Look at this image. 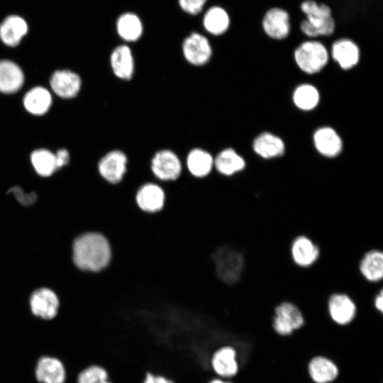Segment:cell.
<instances>
[{
  "mask_svg": "<svg viewBox=\"0 0 383 383\" xmlns=\"http://www.w3.org/2000/svg\"><path fill=\"white\" fill-rule=\"evenodd\" d=\"M73 261L80 270L98 273L109 265L112 250L108 239L101 233L87 231L74 241Z\"/></svg>",
  "mask_w": 383,
  "mask_h": 383,
  "instance_id": "cell-1",
  "label": "cell"
},
{
  "mask_svg": "<svg viewBox=\"0 0 383 383\" xmlns=\"http://www.w3.org/2000/svg\"><path fill=\"white\" fill-rule=\"evenodd\" d=\"M216 278L223 284L233 287L240 283L247 272L245 252L233 245H223L212 254Z\"/></svg>",
  "mask_w": 383,
  "mask_h": 383,
  "instance_id": "cell-2",
  "label": "cell"
},
{
  "mask_svg": "<svg viewBox=\"0 0 383 383\" xmlns=\"http://www.w3.org/2000/svg\"><path fill=\"white\" fill-rule=\"evenodd\" d=\"M306 18L300 23L301 32L309 38L330 36L335 30V21L331 7L314 0H305L300 5Z\"/></svg>",
  "mask_w": 383,
  "mask_h": 383,
  "instance_id": "cell-3",
  "label": "cell"
},
{
  "mask_svg": "<svg viewBox=\"0 0 383 383\" xmlns=\"http://www.w3.org/2000/svg\"><path fill=\"white\" fill-rule=\"evenodd\" d=\"M304 314L294 301L283 300L273 309L272 327L281 336H288L301 329L305 324Z\"/></svg>",
  "mask_w": 383,
  "mask_h": 383,
  "instance_id": "cell-4",
  "label": "cell"
},
{
  "mask_svg": "<svg viewBox=\"0 0 383 383\" xmlns=\"http://www.w3.org/2000/svg\"><path fill=\"white\" fill-rule=\"evenodd\" d=\"M294 58L302 72L313 74L326 67L329 60V53L321 42L311 40L301 43L295 49Z\"/></svg>",
  "mask_w": 383,
  "mask_h": 383,
  "instance_id": "cell-5",
  "label": "cell"
},
{
  "mask_svg": "<svg viewBox=\"0 0 383 383\" xmlns=\"http://www.w3.org/2000/svg\"><path fill=\"white\" fill-rule=\"evenodd\" d=\"M289 256L294 266L301 270H308L319 262L322 248L313 238L300 233L292 239L289 245Z\"/></svg>",
  "mask_w": 383,
  "mask_h": 383,
  "instance_id": "cell-6",
  "label": "cell"
},
{
  "mask_svg": "<svg viewBox=\"0 0 383 383\" xmlns=\"http://www.w3.org/2000/svg\"><path fill=\"white\" fill-rule=\"evenodd\" d=\"M326 304L329 318L338 326L350 325L357 316L358 309L355 297L348 292L336 291L331 293Z\"/></svg>",
  "mask_w": 383,
  "mask_h": 383,
  "instance_id": "cell-7",
  "label": "cell"
},
{
  "mask_svg": "<svg viewBox=\"0 0 383 383\" xmlns=\"http://www.w3.org/2000/svg\"><path fill=\"white\" fill-rule=\"evenodd\" d=\"M150 171L158 182H170L177 180L184 170L177 155L171 150L163 149L152 156Z\"/></svg>",
  "mask_w": 383,
  "mask_h": 383,
  "instance_id": "cell-8",
  "label": "cell"
},
{
  "mask_svg": "<svg viewBox=\"0 0 383 383\" xmlns=\"http://www.w3.org/2000/svg\"><path fill=\"white\" fill-rule=\"evenodd\" d=\"M97 170L105 182L117 185L123 181L128 171V157L121 150L109 151L99 160Z\"/></svg>",
  "mask_w": 383,
  "mask_h": 383,
  "instance_id": "cell-9",
  "label": "cell"
},
{
  "mask_svg": "<svg viewBox=\"0 0 383 383\" xmlns=\"http://www.w3.org/2000/svg\"><path fill=\"white\" fill-rule=\"evenodd\" d=\"M182 50L184 59L194 66L207 64L213 54L209 39L197 32H193L184 38Z\"/></svg>",
  "mask_w": 383,
  "mask_h": 383,
  "instance_id": "cell-10",
  "label": "cell"
},
{
  "mask_svg": "<svg viewBox=\"0 0 383 383\" xmlns=\"http://www.w3.org/2000/svg\"><path fill=\"white\" fill-rule=\"evenodd\" d=\"M28 307L34 317L43 321H51L57 316L60 302L54 292L47 288H41L31 294Z\"/></svg>",
  "mask_w": 383,
  "mask_h": 383,
  "instance_id": "cell-11",
  "label": "cell"
},
{
  "mask_svg": "<svg viewBox=\"0 0 383 383\" xmlns=\"http://www.w3.org/2000/svg\"><path fill=\"white\" fill-rule=\"evenodd\" d=\"M235 348L230 345L217 348L210 358V366L220 378L231 379L239 372V363Z\"/></svg>",
  "mask_w": 383,
  "mask_h": 383,
  "instance_id": "cell-12",
  "label": "cell"
},
{
  "mask_svg": "<svg viewBox=\"0 0 383 383\" xmlns=\"http://www.w3.org/2000/svg\"><path fill=\"white\" fill-rule=\"evenodd\" d=\"M357 269L360 277L367 283L379 285L383 278V251L372 248L360 256Z\"/></svg>",
  "mask_w": 383,
  "mask_h": 383,
  "instance_id": "cell-13",
  "label": "cell"
},
{
  "mask_svg": "<svg viewBox=\"0 0 383 383\" xmlns=\"http://www.w3.org/2000/svg\"><path fill=\"white\" fill-rule=\"evenodd\" d=\"M34 376L38 383H65L67 371L60 359L45 355L37 360Z\"/></svg>",
  "mask_w": 383,
  "mask_h": 383,
  "instance_id": "cell-14",
  "label": "cell"
},
{
  "mask_svg": "<svg viewBox=\"0 0 383 383\" xmlns=\"http://www.w3.org/2000/svg\"><path fill=\"white\" fill-rule=\"evenodd\" d=\"M262 27L265 34L274 40H283L291 31L290 16L281 7L269 9L262 20Z\"/></svg>",
  "mask_w": 383,
  "mask_h": 383,
  "instance_id": "cell-15",
  "label": "cell"
},
{
  "mask_svg": "<svg viewBox=\"0 0 383 383\" xmlns=\"http://www.w3.org/2000/svg\"><path fill=\"white\" fill-rule=\"evenodd\" d=\"M135 201L138 209L147 213L161 211L165 205V193L157 182H146L137 190Z\"/></svg>",
  "mask_w": 383,
  "mask_h": 383,
  "instance_id": "cell-16",
  "label": "cell"
},
{
  "mask_svg": "<svg viewBox=\"0 0 383 383\" xmlns=\"http://www.w3.org/2000/svg\"><path fill=\"white\" fill-rule=\"evenodd\" d=\"M52 91L64 99L74 98L82 87L80 76L69 70L55 71L50 78Z\"/></svg>",
  "mask_w": 383,
  "mask_h": 383,
  "instance_id": "cell-17",
  "label": "cell"
},
{
  "mask_svg": "<svg viewBox=\"0 0 383 383\" xmlns=\"http://www.w3.org/2000/svg\"><path fill=\"white\" fill-rule=\"evenodd\" d=\"M25 75L21 67L10 60H0V92L11 94L23 86Z\"/></svg>",
  "mask_w": 383,
  "mask_h": 383,
  "instance_id": "cell-18",
  "label": "cell"
},
{
  "mask_svg": "<svg viewBox=\"0 0 383 383\" xmlns=\"http://www.w3.org/2000/svg\"><path fill=\"white\" fill-rule=\"evenodd\" d=\"M316 150L323 156L333 158L343 150V141L338 133L331 127L317 129L313 136Z\"/></svg>",
  "mask_w": 383,
  "mask_h": 383,
  "instance_id": "cell-19",
  "label": "cell"
},
{
  "mask_svg": "<svg viewBox=\"0 0 383 383\" xmlns=\"http://www.w3.org/2000/svg\"><path fill=\"white\" fill-rule=\"evenodd\" d=\"M331 56L341 69L348 70L358 64L360 50L353 40L349 38H340L333 43Z\"/></svg>",
  "mask_w": 383,
  "mask_h": 383,
  "instance_id": "cell-20",
  "label": "cell"
},
{
  "mask_svg": "<svg viewBox=\"0 0 383 383\" xmlns=\"http://www.w3.org/2000/svg\"><path fill=\"white\" fill-rule=\"evenodd\" d=\"M110 65L117 78L126 81L132 79L135 62L131 48L125 44L116 46L111 52Z\"/></svg>",
  "mask_w": 383,
  "mask_h": 383,
  "instance_id": "cell-21",
  "label": "cell"
},
{
  "mask_svg": "<svg viewBox=\"0 0 383 383\" xmlns=\"http://www.w3.org/2000/svg\"><path fill=\"white\" fill-rule=\"evenodd\" d=\"M28 32V23L18 15L8 16L0 23V40L8 47L19 45Z\"/></svg>",
  "mask_w": 383,
  "mask_h": 383,
  "instance_id": "cell-22",
  "label": "cell"
},
{
  "mask_svg": "<svg viewBox=\"0 0 383 383\" xmlns=\"http://www.w3.org/2000/svg\"><path fill=\"white\" fill-rule=\"evenodd\" d=\"M307 370L313 383H332L339 375L335 362L323 355L313 356L308 363Z\"/></svg>",
  "mask_w": 383,
  "mask_h": 383,
  "instance_id": "cell-23",
  "label": "cell"
},
{
  "mask_svg": "<svg viewBox=\"0 0 383 383\" xmlns=\"http://www.w3.org/2000/svg\"><path fill=\"white\" fill-rule=\"evenodd\" d=\"M186 170L196 179H204L213 170V157L206 150L195 148L186 158Z\"/></svg>",
  "mask_w": 383,
  "mask_h": 383,
  "instance_id": "cell-24",
  "label": "cell"
},
{
  "mask_svg": "<svg viewBox=\"0 0 383 383\" xmlns=\"http://www.w3.org/2000/svg\"><path fill=\"white\" fill-rule=\"evenodd\" d=\"M245 167L244 158L231 148L221 150L213 157V170L223 177H231L243 171Z\"/></svg>",
  "mask_w": 383,
  "mask_h": 383,
  "instance_id": "cell-25",
  "label": "cell"
},
{
  "mask_svg": "<svg viewBox=\"0 0 383 383\" xmlns=\"http://www.w3.org/2000/svg\"><path fill=\"white\" fill-rule=\"evenodd\" d=\"M23 106L33 116H43L52 104L51 92L45 87L37 86L30 89L23 97Z\"/></svg>",
  "mask_w": 383,
  "mask_h": 383,
  "instance_id": "cell-26",
  "label": "cell"
},
{
  "mask_svg": "<svg viewBox=\"0 0 383 383\" xmlns=\"http://www.w3.org/2000/svg\"><path fill=\"white\" fill-rule=\"evenodd\" d=\"M118 36L126 43L138 41L143 33V24L139 16L133 12L121 13L116 22Z\"/></svg>",
  "mask_w": 383,
  "mask_h": 383,
  "instance_id": "cell-27",
  "label": "cell"
},
{
  "mask_svg": "<svg viewBox=\"0 0 383 383\" xmlns=\"http://www.w3.org/2000/svg\"><path fill=\"white\" fill-rule=\"evenodd\" d=\"M252 148L257 155L266 160L280 157L285 152L282 139L269 132L257 135L253 141Z\"/></svg>",
  "mask_w": 383,
  "mask_h": 383,
  "instance_id": "cell-28",
  "label": "cell"
},
{
  "mask_svg": "<svg viewBox=\"0 0 383 383\" xmlns=\"http://www.w3.org/2000/svg\"><path fill=\"white\" fill-rule=\"evenodd\" d=\"M202 20L204 29L215 36L224 34L231 25L229 13L223 7L218 5L209 7Z\"/></svg>",
  "mask_w": 383,
  "mask_h": 383,
  "instance_id": "cell-29",
  "label": "cell"
},
{
  "mask_svg": "<svg viewBox=\"0 0 383 383\" xmlns=\"http://www.w3.org/2000/svg\"><path fill=\"white\" fill-rule=\"evenodd\" d=\"M30 158L33 169L41 177H50L57 170L55 153L48 149H36Z\"/></svg>",
  "mask_w": 383,
  "mask_h": 383,
  "instance_id": "cell-30",
  "label": "cell"
},
{
  "mask_svg": "<svg viewBox=\"0 0 383 383\" xmlns=\"http://www.w3.org/2000/svg\"><path fill=\"white\" fill-rule=\"evenodd\" d=\"M292 99L294 105L302 111H311L318 104L320 94L313 85L302 84L293 92Z\"/></svg>",
  "mask_w": 383,
  "mask_h": 383,
  "instance_id": "cell-31",
  "label": "cell"
},
{
  "mask_svg": "<svg viewBox=\"0 0 383 383\" xmlns=\"http://www.w3.org/2000/svg\"><path fill=\"white\" fill-rule=\"evenodd\" d=\"M77 383H113L109 372L103 365L91 364L83 368L77 375Z\"/></svg>",
  "mask_w": 383,
  "mask_h": 383,
  "instance_id": "cell-32",
  "label": "cell"
},
{
  "mask_svg": "<svg viewBox=\"0 0 383 383\" xmlns=\"http://www.w3.org/2000/svg\"><path fill=\"white\" fill-rule=\"evenodd\" d=\"M208 0H178L180 9L189 15L196 16L201 12Z\"/></svg>",
  "mask_w": 383,
  "mask_h": 383,
  "instance_id": "cell-33",
  "label": "cell"
},
{
  "mask_svg": "<svg viewBox=\"0 0 383 383\" xmlns=\"http://www.w3.org/2000/svg\"><path fill=\"white\" fill-rule=\"evenodd\" d=\"M9 193L13 194L16 199L24 206H30L37 199V195L35 193H25L21 187L17 186L11 188Z\"/></svg>",
  "mask_w": 383,
  "mask_h": 383,
  "instance_id": "cell-34",
  "label": "cell"
},
{
  "mask_svg": "<svg viewBox=\"0 0 383 383\" xmlns=\"http://www.w3.org/2000/svg\"><path fill=\"white\" fill-rule=\"evenodd\" d=\"M142 383H175V382L162 374H155L151 372H146Z\"/></svg>",
  "mask_w": 383,
  "mask_h": 383,
  "instance_id": "cell-35",
  "label": "cell"
},
{
  "mask_svg": "<svg viewBox=\"0 0 383 383\" xmlns=\"http://www.w3.org/2000/svg\"><path fill=\"white\" fill-rule=\"evenodd\" d=\"M57 170L67 165L70 162V153L67 150L61 148L55 152Z\"/></svg>",
  "mask_w": 383,
  "mask_h": 383,
  "instance_id": "cell-36",
  "label": "cell"
},
{
  "mask_svg": "<svg viewBox=\"0 0 383 383\" xmlns=\"http://www.w3.org/2000/svg\"><path fill=\"white\" fill-rule=\"evenodd\" d=\"M373 308L380 314L383 313V289L379 287L372 296Z\"/></svg>",
  "mask_w": 383,
  "mask_h": 383,
  "instance_id": "cell-37",
  "label": "cell"
},
{
  "mask_svg": "<svg viewBox=\"0 0 383 383\" xmlns=\"http://www.w3.org/2000/svg\"><path fill=\"white\" fill-rule=\"evenodd\" d=\"M207 383H233L230 379H225L220 377H215L210 379Z\"/></svg>",
  "mask_w": 383,
  "mask_h": 383,
  "instance_id": "cell-38",
  "label": "cell"
}]
</instances>
